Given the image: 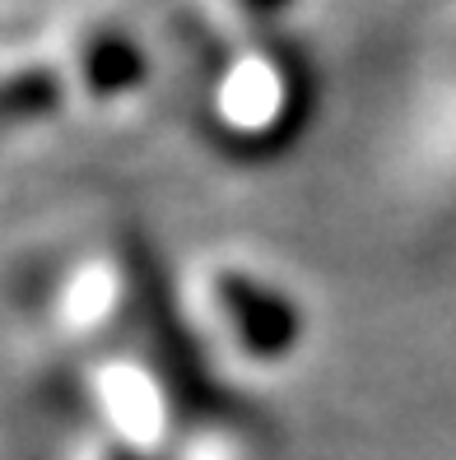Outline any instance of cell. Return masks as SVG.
<instances>
[{"instance_id":"1","label":"cell","mask_w":456,"mask_h":460,"mask_svg":"<svg viewBox=\"0 0 456 460\" xmlns=\"http://www.w3.org/2000/svg\"><path fill=\"white\" fill-rule=\"evenodd\" d=\"M303 102V75L284 47H243L219 75L214 117L233 135H280Z\"/></svg>"},{"instance_id":"2","label":"cell","mask_w":456,"mask_h":460,"mask_svg":"<svg viewBox=\"0 0 456 460\" xmlns=\"http://www.w3.org/2000/svg\"><path fill=\"white\" fill-rule=\"evenodd\" d=\"M70 70H75V84L89 98L107 102L140 89L149 66H145V47L130 38L126 23H117L112 14H94L70 47Z\"/></svg>"},{"instance_id":"3","label":"cell","mask_w":456,"mask_h":460,"mask_svg":"<svg viewBox=\"0 0 456 460\" xmlns=\"http://www.w3.org/2000/svg\"><path fill=\"white\" fill-rule=\"evenodd\" d=\"M219 303L252 354H280L299 335V307L247 275H219Z\"/></svg>"},{"instance_id":"4","label":"cell","mask_w":456,"mask_h":460,"mask_svg":"<svg viewBox=\"0 0 456 460\" xmlns=\"http://www.w3.org/2000/svg\"><path fill=\"white\" fill-rule=\"evenodd\" d=\"M66 102V70L51 61H14L0 66V121L47 117Z\"/></svg>"},{"instance_id":"5","label":"cell","mask_w":456,"mask_h":460,"mask_svg":"<svg viewBox=\"0 0 456 460\" xmlns=\"http://www.w3.org/2000/svg\"><path fill=\"white\" fill-rule=\"evenodd\" d=\"M177 10L214 42H243L256 29L252 14L243 10V0H177Z\"/></svg>"},{"instance_id":"6","label":"cell","mask_w":456,"mask_h":460,"mask_svg":"<svg viewBox=\"0 0 456 460\" xmlns=\"http://www.w3.org/2000/svg\"><path fill=\"white\" fill-rule=\"evenodd\" d=\"M293 5V0H243V10L252 14V23H265V19H275Z\"/></svg>"}]
</instances>
